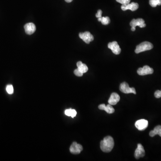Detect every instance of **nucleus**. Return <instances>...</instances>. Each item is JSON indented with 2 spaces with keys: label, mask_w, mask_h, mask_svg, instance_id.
Listing matches in <instances>:
<instances>
[{
  "label": "nucleus",
  "mask_w": 161,
  "mask_h": 161,
  "mask_svg": "<svg viewBox=\"0 0 161 161\" xmlns=\"http://www.w3.org/2000/svg\"><path fill=\"white\" fill-rule=\"evenodd\" d=\"M74 73L76 76H78V77H82L83 74V73L81 72L78 68L74 70Z\"/></svg>",
  "instance_id": "4be33fe9"
},
{
  "label": "nucleus",
  "mask_w": 161,
  "mask_h": 161,
  "mask_svg": "<svg viewBox=\"0 0 161 161\" xmlns=\"http://www.w3.org/2000/svg\"><path fill=\"white\" fill-rule=\"evenodd\" d=\"M139 5L138 3L132 2L131 3L127 4V5H122L121 6V9L123 11H126L128 9H130L132 11H134L138 9Z\"/></svg>",
  "instance_id": "9b49d317"
},
{
  "label": "nucleus",
  "mask_w": 161,
  "mask_h": 161,
  "mask_svg": "<svg viewBox=\"0 0 161 161\" xmlns=\"http://www.w3.org/2000/svg\"><path fill=\"white\" fill-rule=\"evenodd\" d=\"M117 2L120 3L122 5H127L130 3L131 0H116Z\"/></svg>",
  "instance_id": "412c9836"
},
{
  "label": "nucleus",
  "mask_w": 161,
  "mask_h": 161,
  "mask_svg": "<svg viewBox=\"0 0 161 161\" xmlns=\"http://www.w3.org/2000/svg\"><path fill=\"white\" fill-rule=\"evenodd\" d=\"M25 31L27 35L33 34L36 31V26L33 23H30L24 26Z\"/></svg>",
  "instance_id": "f8f14e48"
},
{
  "label": "nucleus",
  "mask_w": 161,
  "mask_h": 161,
  "mask_svg": "<svg viewBox=\"0 0 161 161\" xmlns=\"http://www.w3.org/2000/svg\"><path fill=\"white\" fill-rule=\"evenodd\" d=\"M114 146L113 138L110 136L105 137L100 142V148L103 152H110Z\"/></svg>",
  "instance_id": "f257e3e1"
},
{
  "label": "nucleus",
  "mask_w": 161,
  "mask_h": 161,
  "mask_svg": "<svg viewBox=\"0 0 161 161\" xmlns=\"http://www.w3.org/2000/svg\"><path fill=\"white\" fill-rule=\"evenodd\" d=\"M153 48V45L149 42L145 41L140 43L136 47L135 52L136 53H139L145 51H148L152 49Z\"/></svg>",
  "instance_id": "f03ea898"
},
{
  "label": "nucleus",
  "mask_w": 161,
  "mask_h": 161,
  "mask_svg": "<svg viewBox=\"0 0 161 161\" xmlns=\"http://www.w3.org/2000/svg\"><path fill=\"white\" fill-rule=\"evenodd\" d=\"M79 36L87 44H89L90 42L93 41L94 39L93 35L88 31H85L84 33H80Z\"/></svg>",
  "instance_id": "20e7f679"
},
{
  "label": "nucleus",
  "mask_w": 161,
  "mask_h": 161,
  "mask_svg": "<svg viewBox=\"0 0 161 161\" xmlns=\"http://www.w3.org/2000/svg\"><path fill=\"white\" fill-rule=\"evenodd\" d=\"M155 97L156 98H160L161 97V90H157L155 91Z\"/></svg>",
  "instance_id": "5701e85b"
},
{
  "label": "nucleus",
  "mask_w": 161,
  "mask_h": 161,
  "mask_svg": "<svg viewBox=\"0 0 161 161\" xmlns=\"http://www.w3.org/2000/svg\"><path fill=\"white\" fill-rule=\"evenodd\" d=\"M138 74L140 76L151 74L154 73V69L148 66H145L143 68H140L137 71Z\"/></svg>",
  "instance_id": "39448f33"
},
{
  "label": "nucleus",
  "mask_w": 161,
  "mask_h": 161,
  "mask_svg": "<svg viewBox=\"0 0 161 161\" xmlns=\"http://www.w3.org/2000/svg\"><path fill=\"white\" fill-rule=\"evenodd\" d=\"M130 25L132 27H136L137 26H139L140 28H143L146 26L144 20L142 19H133L130 22Z\"/></svg>",
  "instance_id": "9d476101"
},
{
  "label": "nucleus",
  "mask_w": 161,
  "mask_h": 161,
  "mask_svg": "<svg viewBox=\"0 0 161 161\" xmlns=\"http://www.w3.org/2000/svg\"><path fill=\"white\" fill-rule=\"evenodd\" d=\"M135 30H136V27H132L131 30L133 31H135Z\"/></svg>",
  "instance_id": "a878e982"
},
{
  "label": "nucleus",
  "mask_w": 161,
  "mask_h": 161,
  "mask_svg": "<svg viewBox=\"0 0 161 161\" xmlns=\"http://www.w3.org/2000/svg\"><path fill=\"white\" fill-rule=\"evenodd\" d=\"M120 100V97L118 94L113 93L110 95L108 100V103L112 105H115Z\"/></svg>",
  "instance_id": "ddd939ff"
},
{
  "label": "nucleus",
  "mask_w": 161,
  "mask_h": 161,
  "mask_svg": "<svg viewBox=\"0 0 161 161\" xmlns=\"http://www.w3.org/2000/svg\"><path fill=\"white\" fill-rule=\"evenodd\" d=\"M101 22L102 24L107 25L110 23V19L108 17H101Z\"/></svg>",
  "instance_id": "6ab92c4d"
},
{
  "label": "nucleus",
  "mask_w": 161,
  "mask_h": 161,
  "mask_svg": "<svg viewBox=\"0 0 161 161\" xmlns=\"http://www.w3.org/2000/svg\"><path fill=\"white\" fill-rule=\"evenodd\" d=\"M78 68L83 73L87 72L88 70V67L85 64L82 63V61H78L77 63Z\"/></svg>",
  "instance_id": "dca6fc26"
},
{
  "label": "nucleus",
  "mask_w": 161,
  "mask_h": 161,
  "mask_svg": "<svg viewBox=\"0 0 161 161\" xmlns=\"http://www.w3.org/2000/svg\"><path fill=\"white\" fill-rule=\"evenodd\" d=\"M65 113L66 115L68 116H71L72 118L75 117L77 115V112L76 110L74 109H72L66 110H65Z\"/></svg>",
  "instance_id": "f3484780"
},
{
  "label": "nucleus",
  "mask_w": 161,
  "mask_h": 161,
  "mask_svg": "<svg viewBox=\"0 0 161 161\" xmlns=\"http://www.w3.org/2000/svg\"><path fill=\"white\" fill-rule=\"evenodd\" d=\"M149 134L151 137H154L156 135H158L161 137V125L156 126L154 130L150 132Z\"/></svg>",
  "instance_id": "2eb2a0df"
},
{
  "label": "nucleus",
  "mask_w": 161,
  "mask_h": 161,
  "mask_svg": "<svg viewBox=\"0 0 161 161\" xmlns=\"http://www.w3.org/2000/svg\"><path fill=\"white\" fill-rule=\"evenodd\" d=\"M98 108L101 110H104L108 113L113 114L115 112V109L112 105L108 104L107 106L105 104H100L98 106Z\"/></svg>",
  "instance_id": "4468645a"
},
{
  "label": "nucleus",
  "mask_w": 161,
  "mask_h": 161,
  "mask_svg": "<svg viewBox=\"0 0 161 161\" xmlns=\"http://www.w3.org/2000/svg\"><path fill=\"white\" fill-rule=\"evenodd\" d=\"M150 5L153 7H156L157 6H161V0H150Z\"/></svg>",
  "instance_id": "a211bd4d"
},
{
  "label": "nucleus",
  "mask_w": 161,
  "mask_h": 161,
  "mask_svg": "<svg viewBox=\"0 0 161 161\" xmlns=\"http://www.w3.org/2000/svg\"><path fill=\"white\" fill-rule=\"evenodd\" d=\"M145 155V151L144 149L143 146L140 144L137 145V147L135 150L134 153V156L136 159H139L140 157H142Z\"/></svg>",
  "instance_id": "1a4fd4ad"
},
{
  "label": "nucleus",
  "mask_w": 161,
  "mask_h": 161,
  "mask_svg": "<svg viewBox=\"0 0 161 161\" xmlns=\"http://www.w3.org/2000/svg\"><path fill=\"white\" fill-rule=\"evenodd\" d=\"M135 126L140 131L145 130L148 126V121L145 119L138 120L135 123Z\"/></svg>",
  "instance_id": "0eeeda50"
},
{
  "label": "nucleus",
  "mask_w": 161,
  "mask_h": 161,
  "mask_svg": "<svg viewBox=\"0 0 161 161\" xmlns=\"http://www.w3.org/2000/svg\"><path fill=\"white\" fill-rule=\"evenodd\" d=\"M65 1L68 3H70V2H71L73 1V0H65Z\"/></svg>",
  "instance_id": "393cba45"
},
{
  "label": "nucleus",
  "mask_w": 161,
  "mask_h": 161,
  "mask_svg": "<svg viewBox=\"0 0 161 161\" xmlns=\"http://www.w3.org/2000/svg\"><path fill=\"white\" fill-rule=\"evenodd\" d=\"M70 152L74 155H78L83 151V147L82 145L78 144L76 142H73L70 147Z\"/></svg>",
  "instance_id": "423d86ee"
},
{
  "label": "nucleus",
  "mask_w": 161,
  "mask_h": 161,
  "mask_svg": "<svg viewBox=\"0 0 161 161\" xmlns=\"http://www.w3.org/2000/svg\"><path fill=\"white\" fill-rule=\"evenodd\" d=\"M6 90L7 92L9 95H12L14 93L13 86L12 85H7Z\"/></svg>",
  "instance_id": "aec40b11"
},
{
  "label": "nucleus",
  "mask_w": 161,
  "mask_h": 161,
  "mask_svg": "<svg viewBox=\"0 0 161 161\" xmlns=\"http://www.w3.org/2000/svg\"><path fill=\"white\" fill-rule=\"evenodd\" d=\"M102 14V11L100 10V9H99L97 13L96 14V17L98 18H101Z\"/></svg>",
  "instance_id": "b1692460"
},
{
  "label": "nucleus",
  "mask_w": 161,
  "mask_h": 161,
  "mask_svg": "<svg viewBox=\"0 0 161 161\" xmlns=\"http://www.w3.org/2000/svg\"><path fill=\"white\" fill-rule=\"evenodd\" d=\"M120 90L121 92L125 93V94L133 93L134 94H136V91L135 88L133 87L130 88L128 84L126 82H124L120 85Z\"/></svg>",
  "instance_id": "7ed1b4c3"
},
{
  "label": "nucleus",
  "mask_w": 161,
  "mask_h": 161,
  "mask_svg": "<svg viewBox=\"0 0 161 161\" xmlns=\"http://www.w3.org/2000/svg\"><path fill=\"white\" fill-rule=\"evenodd\" d=\"M108 48L112 50L113 53L115 55L120 54L121 51L120 46L116 41L109 43L108 44Z\"/></svg>",
  "instance_id": "6e6552de"
}]
</instances>
